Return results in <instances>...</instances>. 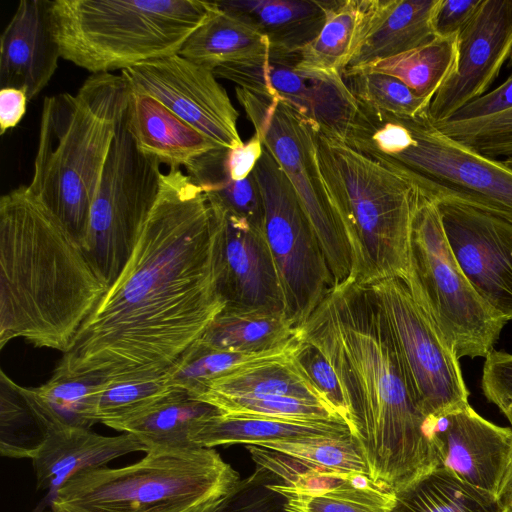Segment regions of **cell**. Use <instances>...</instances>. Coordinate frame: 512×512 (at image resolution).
Masks as SVG:
<instances>
[{
  "label": "cell",
  "mask_w": 512,
  "mask_h": 512,
  "mask_svg": "<svg viewBox=\"0 0 512 512\" xmlns=\"http://www.w3.org/2000/svg\"><path fill=\"white\" fill-rule=\"evenodd\" d=\"M221 250L220 205L169 168L129 259L52 377L117 383L163 376L226 307Z\"/></svg>",
  "instance_id": "cell-1"
},
{
  "label": "cell",
  "mask_w": 512,
  "mask_h": 512,
  "mask_svg": "<svg viewBox=\"0 0 512 512\" xmlns=\"http://www.w3.org/2000/svg\"><path fill=\"white\" fill-rule=\"evenodd\" d=\"M299 330L339 378L350 431L374 485L394 491L439 466L428 420L413 400L367 285L351 280L333 287Z\"/></svg>",
  "instance_id": "cell-2"
},
{
  "label": "cell",
  "mask_w": 512,
  "mask_h": 512,
  "mask_svg": "<svg viewBox=\"0 0 512 512\" xmlns=\"http://www.w3.org/2000/svg\"><path fill=\"white\" fill-rule=\"evenodd\" d=\"M109 288L81 243L21 185L0 199V347L68 350Z\"/></svg>",
  "instance_id": "cell-3"
},
{
  "label": "cell",
  "mask_w": 512,
  "mask_h": 512,
  "mask_svg": "<svg viewBox=\"0 0 512 512\" xmlns=\"http://www.w3.org/2000/svg\"><path fill=\"white\" fill-rule=\"evenodd\" d=\"M123 76L91 74L76 93L43 100L31 194L82 244L90 207L125 114Z\"/></svg>",
  "instance_id": "cell-4"
},
{
  "label": "cell",
  "mask_w": 512,
  "mask_h": 512,
  "mask_svg": "<svg viewBox=\"0 0 512 512\" xmlns=\"http://www.w3.org/2000/svg\"><path fill=\"white\" fill-rule=\"evenodd\" d=\"M357 102L345 141L415 184L512 224V168L438 130L428 113L403 117Z\"/></svg>",
  "instance_id": "cell-5"
},
{
  "label": "cell",
  "mask_w": 512,
  "mask_h": 512,
  "mask_svg": "<svg viewBox=\"0 0 512 512\" xmlns=\"http://www.w3.org/2000/svg\"><path fill=\"white\" fill-rule=\"evenodd\" d=\"M318 165L343 223L353 281L369 285L406 277L414 212L421 193L407 178L315 130Z\"/></svg>",
  "instance_id": "cell-6"
},
{
  "label": "cell",
  "mask_w": 512,
  "mask_h": 512,
  "mask_svg": "<svg viewBox=\"0 0 512 512\" xmlns=\"http://www.w3.org/2000/svg\"><path fill=\"white\" fill-rule=\"evenodd\" d=\"M216 7L201 0H54L50 17L60 57L96 74L178 54Z\"/></svg>",
  "instance_id": "cell-7"
},
{
  "label": "cell",
  "mask_w": 512,
  "mask_h": 512,
  "mask_svg": "<svg viewBox=\"0 0 512 512\" xmlns=\"http://www.w3.org/2000/svg\"><path fill=\"white\" fill-rule=\"evenodd\" d=\"M239 474L213 448L150 451L138 462L81 471L50 499L63 512H182L221 498Z\"/></svg>",
  "instance_id": "cell-8"
},
{
  "label": "cell",
  "mask_w": 512,
  "mask_h": 512,
  "mask_svg": "<svg viewBox=\"0 0 512 512\" xmlns=\"http://www.w3.org/2000/svg\"><path fill=\"white\" fill-rule=\"evenodd\" d=\"M454 355L484 357L507 323L473 289L446 239L437 202L421 195L414 212L405 277Z\"/></svg>",
  "instance_id": "cell-9"
},
{
  "label": "cell",
  "mask_w": 512,
  "mask_h": 512,
  "mask_svg": "<svg viewBox=\"0 0 512 512\" xmlns=\"http://www.w3.org/2000/svg\"><path fill=\"white\" fill-rule=\"evenodd\" d=\"M235 94L255 133L291 182L323 249L334 287L353 280L346 232L317 161V126L282 101L240 87Z\"/></svg>",
  "instance_id": "cell-10"
},
{
  "label": "cell",
  "mask_w": 512,
  "mask_h": 512,
  "mask_svg": "<svg viewBox=\"0 0 512 512\" xmlns=\"http://www.w3.org/2000/svg\"><path fill=\"white\" fill-rule=\"evenodd\" d=\"M160 165L137 148L123 116L90 207L81 244L109 285L129 259L155 205L163 173Z\"/></svg>",
  "instance_id": "cell-11"
},
{
  "label": "cell",
  "mask_w": 512,
  "mask_h": 512,
  "mask_svg": "<svg viewBox=\"0 0 512 512\" xmlns=\"http://www.w3.org/2000/svg\"><path fill=\"white\" fill-rule=\"evenodd\" d=\"M384 320L413 400L427 420L468 405L459 359L412 294L405 277L367 285Z\"/></svg>",
  "instance_id": "cell-12"
},
{
  "label": "cell",
  "mask_w": 512,
  "mask_h": 512,
  "mask_svg": "<svg viewBox=\"0 0 512 512\" xmlns=\"http://www.w3.org/2000/svg\"><path fill=\"white\" fill-rule=\"evenodd\" d=\"M253 173L262 195V229L277 269L284 312L300 328L333 289V276L291 182L265 147Z\"/></svg>",
  "instance_id": "cell-13"
},
{
  "label": "cell",
  "mask_w": 512,
  "mask_h": 512,
  "mask_svg": "<svg viewBox=\"0 0 512 512\" xmlns=\"http://www.w3.org/2000/svg\"><path fill=\"white\" fill-rule=\"evenodd\" d=\"M298 55H272L213 70L237 87L282 101L329 136L345 139L357 102L339 74L297 66Z\"/></svg>",
  "instance_id": "cell-14"
},
{
  "label": "cell",
  "mask_w": 512,
  "mask_h": 512,
  "mask_svg": "<svg viewBox=\"0 0 512 512\" xmlns=\"http://www.w3.org/2000/svg\"><path fill=\"white\" fill-rule=\"evenodd\" d=\"M130 91L160 101L182 120L224 148L243 143L239 113L213 70L179 54L121 71Z\"/></svg>",
  "instance_id": "cell-15"
},
{
  "label": "cell",
  "mask_w": 512,
  "mask_h": 512,
  "mask_svg": "<svg viewBox=\"0 0 512 512\" xmlns=\"http://www.w3.org/2000/svg\"><path fill=\"white\" fill-rule=\"evenodd\" d=\"M436 202L461 271L487 305L512 320V224L451 199Z\"/></svg>",
  "instance_id": "cell-16"
},
{
  "label": "cell",
  "mask_w": 512,
  "mask_h": 512,
  "mask_svg": "<svg viewBox=\"0 0 512 512\" xmlns=\"http://www.w3.org/2000/svg\"><path fill=\"white\" fill-rule=\"evenodd\" d=\"M512 56V0H482L457 36L454 68L428 110L438 123L487 93Z\"/></svg>",
  "instance_id": "cell-17"
},
{
  "label": "cell",
  "mask_w": 512,
  "mask_h": 512,
  "mask_svg": "<svg viewBox=\"0 0 512 512\" xmlns=\"http://www.w3.org/2000/svg\"><path fill=\"white\" fill-rule=\"evenodd\" d=\"M429 436L440 467L497 494L512 450V428L489 422L468 404L430 419Z\"/></svg>",
  "instance_id": "cell-18"
},
{
  "label": "cell",
  "mask_w": 512,
  "mask_h": 512,
  "mask_svg": "<svg viewBox=\"0 0 512 512\" xmlns=\"http://www.w3.org/2000/svg\"><path fill=\"white\" fill-rule=\"evenodd\" d=\"M220 207L222 250L219 287L226 307L246 311H284L277 269L263 229Z\"/></svg>",
  "instance_id": "cell-19"
},
{
  "label": "cell",
  "mask_w": 512,
  "mask_h": 512,
  "mask_svg": "<svg viewBox=\"0 0 512 512\" xmlns=\"http://www.w3.org/2000/svg\"><path fill=\"white\" fill-rule=\"evenodd\" d=\"M50 0H21L0 37V86L36 98L51 80L60 57Z\"/></svg>",
  "instance_id": "cell-20"
},
{
  "label": "cell",
  "mask_w": 512,
  "mask_h": 512,
  "mask_svg": "<svg viewBox=\"0 0 512 512\" xmlns=\"http://www.w3.org/2000/svg\"><path fill=\"white\" fill-rule=\"evenodd\" d=\"M440 0H364L355 51L343 72L422 47L437 37L433 19Z\"/></svg>",
  "instance_id": "cell-21"
},
{
  "label": "cell",
  "mask_w": 512,
  "mask_h": 512,
  "mask_svg": "<svg viewBox=\"0 0 512 512\" xmlns=\"http://www.w3.org/2000/svg\"><path fill=\"white\" fill-rule=\"evenodd\" d=\"M138 451L146 448L131 433L103 436L90 429H51L32 458L37 488L48 491L51 499L73 475Z\"/></svg>",
  "instance_id": "cell-22"
},
{
  "label": "cell",
  "mask_w": 512,
  "mask_h": 512,
  "mask_svg": "<svg viewBox=\"0 0 512 512\" xmlns=\"http://www.w3.org/2000/svg\"><path fill=\"white\" fill-rule=\"evenodd\" d=\"M137 148L169 168L188 167L205 153L221 148L155 98L130 91L124 115Z\"/></svg>",
  "instance_id": "cell-23"
},
{
  "label": "cell",
  "mask_w": 512,
  "mask_h": 512,
  "mask_svg": "<svg viewBox=\"0 0 512 512\" xmlns=\"http://www.w3.org/2000/svg\"><path fill=\"white\" fill-rule=\"evenodd\" d=\"M219 8L241 18L269 42L272 55L297 54L325 22L322 0H228Z\"/></svg>",
  "instance_id": "cell-24"
},
{
  "label": "cell",
  "mask_w": 512,
  "mask_h": 512,
  "mask_svg": "<svg viewBox=\"0 0 512 512\" xmlns=\"http://www.w3.org/2000/svg\"><path fill=\"white\" fill-rule=\"evenodd\" d=\"M224 414L216 406L177 390L147 413L120 424L115 430L135 435L150 451L199 449L192 441L206 420Z\"/></svg>",
  "instance_id": "cell-25"
},
{
  "label": "cell",
  "mask_w": 512,
  "mask_h": 512,
  "mask_svg": "<svg viewBox=\"0 0 512 512\" xmlns=\"http://www.w3.org/2000/svg\"><path fill=\"white\" fill-rule=\"evenodd\" d=\"M352 435L344 422H302L221 414L203 422L192 436L201 448Z\"/></svg>",
  "instance_id": "cell-26"
},
{
  "label": "cell",
  "mask_w": 512,
  "mask_h": 512,
  "mask_svg": "<svg viewBox=\"0 0 512 512\" xmlns=\"http://www.w3.org/2000/svg\"><path fill=\"white\" fill-rule=\"evenodd\" d=\"M269 53V42L260 32L218 5L178 52L211 70L227 63L265 58Z\"/></svg>",
  "instance_id": "cell-27"
},
{
  "label": "cell",
  "mask_w": 512,
  "mask_h": 512,
  "mask_svg": "<svg viewBox=\"0 0 512 512\" xmlns=\"http://www.w3.org/2000/svg\"><path fill=\"white\" fill-rule=\"evenodd\" d=\"M300 338V330L284 311L236 310L225 307L199 341L211 348L259 353L285 347Z\"/></svg>",
  "instance_id": "cell-28"
},
{
  "label": "cell",
  "mask_w": 512,
  "mask_h": 512,
  "mask_svg": "<svg viewBox=\"0 0 512 512\" xmlns=\"http://www.w3.org/2000/svg\"><path fill=\"white\" fill-rule=\"evenodd\" d=\"M392 493L389 512H502L496 495L440 466Z\"/></svg>",
  "instance_id": "cell-29"
},
{
  "label": "cell",
  "mask_w": 512,
  "mask_h": 512,
  "mask_svg": "<svg viewBox=\"0 0 512 512\" xmlns=\"http://www.w3.org/2000/svg\"><path fill=\"white\" fill-rule=\"evenodd\" d=\"M301 339L267 352L242 353L223 351L202 344L190 346L163 375L167 384L199 399L216 380L242 368L291 357Z\"/></svg>",
  "instance_id": "cell-30"
},
{
  "label": "cell",
  "mask_w": 512,
  "mask_h": 512,
  "mask_svg": "<svg viewBox=\"0 0 512 512\" xmlns=\"http://www.w3.org/2000/svg\"><path fill=\"white\" fill-rule=\"evenodd\" d=\"M322 1L325 22L317 37L297 53V66L343 76L358 42L364 0Z\"/></svg>",
  "instance_id": "cell-31"
},
{
  "label": "cell",
  "mask_w": 512,
  "mask_h": 512,
  "mask_svg": "<svg viewBox=\"0 0 512 512\" xmlns=\"http://www.w3.org/2000/svg\"><path fill=\"white\" fill-rule=\"evenodd\" d=\"M210 396H288L327 403L294 359V354L283 360L242 368L213 382L199 398Z\"/></svg>",
  "instance_id": "cell-32"
},
{
  "label": "cell",
  "mask_w": 512,
  "mask_h": 512,
  "mask_svg": "<svg viewBox=\"0 0 512 512\" xmlns=\"http://www.w3.org/2000/svg\"><path fill=\"white\" fill-rule=\"evenodd\" d=\"M104 383L88 379L51 377L20 392L51 429H90L99 423L97 406Z\"/></svg>",
  "instance_id": "cell-33"
},
{
  "label": "cell",
  "mask_w": 512,
  "mask_h": 512,
  "mask_svg": "<svg viewBox=\"0 0 512 512\" xmlns=\"http://www.w3.org/2000/svg\"><path fill=\"white\" fill-rule=\"evenodd\" d=\"M456 55L457 37L436 38L422 47L378 61L362 70L392 75L418 95L433 99L451 74Z\"/></svg>",
  "instance_id": "cell-34"
},
{
  "label": "cell",
  "mask_w": 512,
  "mask_h": 512,
  "mask_svg": "<svg viewBox=\"0 0 512 512\" xmlns=\"http://www.w3.org/2000/svg\"><path fill=\"white\" fill-rule=\"evenodd\" d=\"M273 487L285 496L291 512H389L393 499L392 491L377 487L365 475L319 491H296L281 479Z\"/></svg>",
  "instance_id": "cell-35"
},
{
  "label": "cell",
  "mask_w": 512,
  "mask_h": 512,
  "mask_svg": "<svg viewBox=\"0 0 512 512\" xmlns=\"http://www.w3.org/2000/svg\"><path fill=\"white\" fill-rule=\"evenodd\" d=\"M0 453L33 458L45 443L50 427L20 392L19 385L1 372Z\"/></svg>",
  "instance_id": "cell-36"
},
{
  "label": "cell",
  "mask_w": 512,
  "mask_h": 512,
  "mask_svg": "<svg viewBox=\"0 0 512 512\" xmlns=\"http://www.w3.org/2000/svg\"><path fill=\"white\" fill-rule=\"evenodd\" d=\"M343 78L354 98L367 106L403 117L428 113L432 99L418 95L392 75L359 70Z\"/></svg>",
  "instance_id": "cell-37"
},
{
  "label": "cell",
  "mask_w": 512,
  "mask_h": 512,
  "mask_svg": "<svg viewBox=\"0 0 512 512\" xmlns=\"http://www.w3.org/2000/svg\"><path fill=\"white\" fill-rule=\"evenodd\" d=\"M173 388L164 377L104 383L97 406V419L110 428L137 418L171 396Z\"/></svg>",
  "instance_id": "cell-38"
},
{
  "label": "cell",
  "mask_w": 512,
  "mask_h": 512,
  "mask_svg": "<svg viewBox=\"0 0 512 512\" xmlns=\"http://www.w3.org/2000/svg\"><path fill=\"white\" fill-rule=\"evenodd\" d=\"M256 446L280 452L329 471L369 477L365 457L353 435L274 441Z\"/></svg>",
  "instance_id": "cell-39"
},
{
  "label": "cell",
  "mask_w": 512,
  "mask_h": 512,
  "mask_svg": "<svg viewBox=\"0 0 512 512\" xmlns=\"http://www.w3.org/2000/svg\"><path fill=\"white\" fill-rule=\"evenodd\" d=\"M202 400L230 415L302 422H344L328 405L288 396H210Z\"/></svg>",
  "instance_id": "cell-40"
},
{
  "label": "cell",
  "mask_w": 512,
  "mask_h": 512,
  "mask_svg": "<svg viewBox=\"0 0 512 512\" xmlns=\"http://www.w3.org/2000/svg\"><path fill=\"white\" fill-rule=\"evenodd\" d=\"M279 479L270 470L256 465L254 473L240 479L212 512H291L286 508L285 496L273 487Z\"/></svg>",
  "instance_id": "cell-41"
},
{
  "label": "cell",
  "mask_w": 512,
  "mask_h": 512,
  "mask_svg": "<svg viewBox=\"0 0 512 512\" xmlns=\"http://www.w3.org/2000/svg\"><path fill=\"white\" fill-rule=\"evenodd\" d=\"M294 359L350 429L349 407L339 378L329 361L315 346L302 338L294 352Z\"/></svg>",
  "instance_id": "cell-42"
},
{
  "label": "cell",
  "mask_w": 512,
  "mask_h": 512,
  "mask_svg": "<svg viewBox=\"0 0 512 512\" xmlns=\"http://www.w3.org/2000/svg\"><path fill=\"white\" fill-rule=\"evenodd\" d=\"M204 193L227 211L262 228L263 200L254 173L242 180L226 178Z\"/></svg>",
  "instance_id": "cell-43"
},
{
  "label": "cell",
  "mask_w": 512,
  "mask_h": 512,
  "mask_svg": "<svg viewBox=\"0 0 512 512\" xmlns=\"http://www.w3.org/2000/svg\"><path fill=\"white\" fill-rule=\"evenodd\" d=\"M481 384L487 400L500 409L512 427V354L492 350L485 358Z\"/></svg>",
  "instance_id": "cell-44"
},
{
  "label": "cell",
  "mask_w": 512,
  "mask_h": 512,
  "mask_svg": "<svg viewBox=\"0 0 512 512\" xmlns=\"http://www.w3.org/2000/svg\"><path fill=\"white\" fill-rule=\"evenodd\" d=\"M511 108L512 70L501 85L464 106L448 119L434 124L459 125L470 123L505 112Z\"/></svg>",
  "instance_id": "cell-45"
},
{
  "label": "cell",
  "mask_w": 512,
  "mask_h": 512,
  "mask_svg": "<svg viewBox=\"0 0 512 512\" xmlns=\"http://www.w3.org/2000/svg\"><path fill=\"white\" fill-rule=\"evenodd\" d=\"M481 2L482 0H440L433 19L436 37H457Z\"/></svg>",
  "instance_id": "cell-46"
},
{
  "label": "cell",
  "mask_w": 512,
  "mask_h": 512,
  "mask_svg": "<svg viewBox=\"0 0 512 512\" xmlns=\"http://www.w3.org/2000/svg\"><path fill=\"white\" fill-rule=\"evenodd\" d=\"M264 151L260 137L254 135L235 148H227L224 155V165L232 180H242L250 176Z\"/></svg>",
  "instance_id": "cell-47"
},
{
  "label": "cell",
  "mask_w": 512,
  "mask_h": 512,
  "mask_svg": "<svg viewBox=\"0 0 512 512\" xmlns=\"http://www.w3.org/2000/svg\"><path fill=\"white\" fill-rule=\"evenodd\" d=\"M28 97L24 90L1 88L0 90V134L15 128L26 113Z\"/></svg>",
  "instance_id": "cell-48"
},
{
  "label": "cell",
  "mask_w": 512,
  "mask_h": 512,
  "mask_svg": "<svg viewBox=\"0 0 512 512\" xmlns=\"http://www.w3.org/2000/svg\"><path fill=\"white\" fill-rule=\"evenodd\" d=\"M496 496L502 512H512V450Z\"/></svg>",
  "instance_id": "cell-49"
},
{
  "label": "cell",
  "mask_w": 512,
  "mask_h": 512,
  "mask_svg": "<svg viewBox=\"0 0 512 512\" xmlns=\"http://www.w3.org/2000/svg\"><path fill=\"white\" fill-rule=\"evenodd\" d=\"M222 498V497H221ZM221 498L211 499L202 503H199L185 511L182 512H212L218 501Z\"/></svg>",
  "instance_id": "cell-50"
},
{
  "label": "cell",
  "mask_w": 512,
  "mask_h": 512,
  "mask_svg": "<svg viewBox=\"0 0 512 512\" xmlns=\"http://www.w3.org/2000/svg\"><path fill=\"white\" fill-rule=\"evenodd\" d=\"M505 165L509 166L510 168H512V157L510 158H504L501 160Z\"/></svg>",
  "instance_id": "cell-51"
},
{
  "label": "cell",
  "mask_w": 512,
  "mask_h": 512,
  "mask_svg": "<svg viewBox=\"0 0 512 512\" xmlns=\"http://www.w3.org/2000/svg\"><path fill=\"white\" fill-rule=\"evenodd\" d=\"M34 512H55L52 508L50 510L48 509H37Z\"/></svg>",
  "instance_id": "cell-52"
},
{
  "label": "cell",
  "mask_w": 512,
  "mask_h": 512,
  "mask_svg": "<svg viewBox=\"0 0 512 512\" xmlns=\"http://www.w3.org/2000/svg\"><path fill=\"white\" fill-rule=\"evenodd\" d=\"M55 512H63V511H55Z\"/></svg>",
  "instance_id": "cell-53"
}]
</instances>
